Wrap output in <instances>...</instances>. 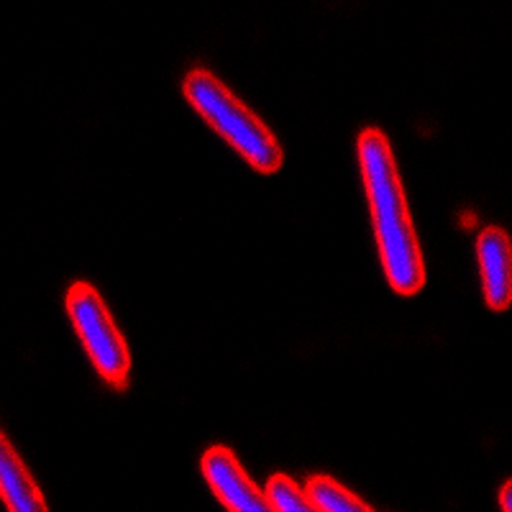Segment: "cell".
I'll use <instances>...</instances> for the list:
<instances>
[{"instance_id": "cell-1", "label": "cell", "mask_w": 512, "mask_h": 512, "mask_svg": "<svg viewBox=\"0 0 512 512\" xmlns=\"http://www.w3.org/2000/svg\"><path fill=\"white\" fill-rule=\"evenodd\" d=\"M359 167L384 277L397 295H415L425 285L423 251L402 190L395 152L379 128H364L359 134Z\"/></svg>"}, {"instance_id": "cell-9", "label": "cell", "mask_w": 512, "mask_h": 512, "mask_svg": "<svg viewBox=\"0 0 512 512\" xmlns=\"http://www.w3.org/2000/svg\"><path fill=\"white\" fill-rule=\"evenodd\" d=\"M510 497H512V484L505 482V484H502V489H500V505H502V512H512Z\"/></svg>"}, {"instance_id": "cell-7", "label": "cell", "mask_w": 512, "mask_h": 512, "mask_svg": "<svg viewBox=\"0 0 512 512\" xmlns=\"http://www.w3.org/2000/svg\"><path fill=\"white\" fill-rule=\"evenodd\" d=\"M305 492L310 495V500L318 505L320 512H374L372 507L364 500L346 489L344 484L336 482V479L326 477V474H315L305 484Z\"/></svg>"}, {"instance_id": "cell-3", "label": "cell", "mask_w": 512, "mask_h": 512, "mask_svg": "<svg viewBox=\"0 0 512 512\" xmlns=\"http://www.w3.org/2000/svg\"><path fill=\"white\" fill-rule=\"evenodd\" d=\"M64 303H67L72 326L88 351L95 372L116 390H126L128 372H131V351H128L126 338L118 331L103 297L90 282H75L67 290Z\"/></svg>"}, {"instance_id": "cell-5", "label": "cell", "mask_w": 512, "mask_h": 512, "mask_svg": "<svg viewBox=\"0 0 512 512\" xmlns=\"http://www.w3.org/2000/svg\"><path fill=\"white\" fill-rule=\"evenodd\" d=\"M479 272H482L484 300L489 310L510 308L512 300V246L510 236L502 228L487 226L477 239Z\"/></svg>"}, {"instance_id": "cell-2", "label": "cell", "mask_w": 512, "mask_h": 512, "mask_svg": "<svg viewBox=\"0 0 512 512\" xmlns=\"http://www.w3.org/2000/svg\"><path fill=\"white\" fill-rule=\"evenodd\" d=\"M182 93L190 100L192 108L203 116V121L226 144H231L256 172H262V175L280 172L285 154H282L277 136L213 72L203 70V67L187 72Z\"/></svg>"}, {"instance_id": "cell-6", "label": "cell", "mask_w": 512, "mask_h": 512, "mask_svg": "<svg viewBox=\"0 0 512 512\" xmlns=\"http://www.w3.org/2000/svg\"><path fill=\"white\" fill-rule=\"evenodd\" d=\"M0 500L8 512H49L44 492L3 431H0Z\"/></svg>"}, {"instance_id": "cell-8", "label": "cell", "mask_w": 512, "mask_h": 512, "mask_svg": "<svg viewBox=\"0 0 512 512\" xmlns=\"http://www.w3.org/2000/svg\"><path fill=\"white\" fill-rule=\"evenodd\" d=\"M267 497L272 500L274 510L277 512H320L318 505L310 500V495L305 492V487L295 482L287 474H274L267 482Z\"/></svg>"}, {"instance_id": "cell-4", "label": "cell", "mask_w": 512, "mask_h": 512, "mask_svg": "<svg viewBox=\"0 0 512 512\" xmlns=\"http://www.w3.org/2000/svg\"><path fill=\"white\" fill-rule=\"evenodd\" d=\"M203 477L228 512H277L264 489L254 484L228 446H213L203 454Z\"/></svg>"}]
</instances>
